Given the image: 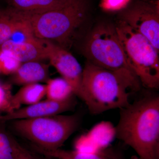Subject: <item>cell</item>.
Here are the masks:
<instances>
[{
	"instance_id": "obj_1",
	"label": "cell",
	"mask_w": 159,
	"mask_h": 159,
	"mask_svg": "<svg viewBox=\"0 0 159 159\" xmlns=\"http://www.w3.org/2000/svg\"><path fill=\"white\" fill-rule=\"evenodd\" d=\"M141 83L132 71H113L87 61L83 70L79 98L94 115L125 107Z\"/></svg>"
},
{
	"instance_id": "obj_2",
	"label": "cell",
	"mask_w": 159,
	"mask_h": 159,
	"mask_svg": "<svg viewBox=\"0 0 159 159\" xmlns=\"http://www.w3.org/2000/svg\"><path fill=\"white\" fill-rule=\"evenodd\" d=\"M119 110L117 139L132 148L139 159H159V96L143 97Z\"/></svg>"
},
{
	"instance_id": "obj_3",
	"label": "cell",
	"mask_w": 159,
	"mask_h": 159,
	"mask_svg": "<svg viewBox=\"0 0 159 159\" xmlns=\"http://www.w3.org/2000/svg\"><path fill=\"white\" fill-rule=\"evenodd\" d=\"M87 9L84 0H71L64 6L40 14H19L36 38L68 50L75 31L85 20Z\"/></svg>"
},
{
	"instance_id": "obj_4",
	"label": "cell",
	"mask_w": 159,
	"mask_h": 159,
	"mask_svg": "<svg viewBox=\"0 0 159 159\" xmlns=\"http://www.w3.org/2000/svg\"><path fill=\"white\" fill-rule=\"evenodd\" d=\"M115 26L129 68L142 85L158 89L159 51L146 37L122 20Z\"/></svg>"
},
{
	"instance_id": "obj_5",
	"label": "cell",
	"mask_w": 159,
	"mask_h": 159,
	"mask_svg": "<svg viewBox=\"0 0 159 159\" xmlns=\"http://www.w3.org/2000/svg\"><path fill=\"white\" fill-rule=\"evenodd\" d=\"M80 113L54 115L13 121L15 130L31 141L33 146L44 150L59 149L79 128Z\"/></svg>"
},
{
	"instance_id": "obj_6",
	"label": "cell",
	"mask_w": 159,
	"mask_h": 159,
	"mask_svg": "<svg viewBox=\"0 0 159 159\" xmlns=\"http://www.w3.org/2000/svg\"><path fill=\"white\" fill-rule=\"evenodd\" d=\"M84 51L88 61L94 65L111 70L132 71L125 60L116 26H97L87 39Z\"/></svg>"
},
{
	"instance_id": "obj_7",
	"label": "cell",
	"mask_w": 159,
	"mask_h": 159,
	"mask_svg": "<svg viewBox=\"0 0 159 159\" xmlns=\"http://www.w3.org/2000/svg\"><path fill=\"white\" fill-rule=\"evenodd\" d=\"M122 20L146 37L159 51V0L137 3L123 12Z\"/></svg>"
},
{
	"instance_id": "obj_8",
	"label": "cell",
	"mask_w": 159,
	"mask_h": 159,
	"mask_svg": "<svg viewBox=\"0 0 159 159\" xmlns=\"http://www.w3.org/2000/svg\"><path fill=\"white\" fill-rule=\"evenodd\" d=\"M41 40L50 64L70 84L75 96L79 98L83 69L79 62L68 50L49 41Z\"/></svg>"
},
{
	"instance_id": "obj_9",
	"label": "cell",
	"mask_w": 159,
	"mask_h": 159,
	"mask_svg": "<svg viewBox=\"0 0 159 159\" xmlns=\"http://www.w3.org/2000/svg\"><path fill=\"white\" fill-rule=\"evenodd\" d=\"M75 97L61 102L47 99L23 108L20 107L10 113L4 114L0 119V123L54 116L72 110L77 104Z\"/></svg>"
},
{
	"instance_id": "obj_10",
	"label": "cell",
	"mask_w": 159,
	"mask_h": 159,
	"mask_svg": "<svg viewBox=\"0 0 159 159\" xmlns=\"http://www.w3.org/2000/svg\"><path fill=\"white\" fill-rule=\"evenodd\" d=\"M33 148L44 156L59 159H129L122 149L115 146H108L93 152L75 150H65L61 148L56 150H44L35 146Z\"/></svg>"
},
{
	"instance_id": "obj_11",
	"label": "cell",
	"mask_w": 159,
	"mask_h": 159,
	"mask_svg": "<svg viewBox=\"0 0 159 159\" xmlns=\"http://www.w3.org/2000/svg\"><path fill=\"white\" fill-rule=\"evenodd\" d=\"M0 49L11 51L21 63L48 59L43 41L34 37L22 41L9 40Z\"/></svg>"
},
{
	"instance_id": "obj_12",
	"label": "cell",
	"mask_w": 159,
	"mask_h": 159,
	"mask_svg": "<svg viewBox=\"0 0 159 159\" xmlns=\"http://www.w3.org/2000/svg\"><path fill=\"white\" fill-rule=\"evenodd\" d=\"M49 77V66L39 61L21 63L12 74L11 82L17 85L47 82Z\"/></svg>"
},
{
	"instance_id": "obj_13",
	"label": "cell",
	"mask_w": 159,
	"mask_h": 159,
	"mask_svg": "<svg viewBox=\"0 0 159 159\" xmlns=\"http://www.w3.org/2000/svg\"><path fill=\"white\" fill-rule=\"evenodd\" d=\"M71 0H7L9 9L24 15L40 14L59 8Z\"/></svg>"
},
{
	"instance_id": "obj_14",
	"label": "cell",
	"mask_w": 159,
	"mask_h": 159,
	"mask_svg": "<svg viewBox=\"0 0 159 159\" xmlns=\"http://www.w3.org/2000/svg\"><path fill=\"white\" fill-rule=\"evenodd\" d=\"M27 25L20 15L8 8L0 9V47L13 34Z\"/></svg>"
},
{
	"instance_id": "obj_15",
	"label": "cell",
	"mask_w": 159,
	"mask_h": 159,
	"mask_svg": "<svg viewBox=\"0 0 159 159\" xmlns=\"http://www.w3.org/2000/svg\"><path fill=\"white\" fill-rule=\"evenodd\" d=\"M46 84H30L23 85L17 93L13 95V100L16 110L22 104L31 105L41 101L46 96Z\"/></svg>"
},
{
	"instance_id": "obj_16",
	"label": "cell",
	"mask_w": 159,
	"mask_h": 159,
	"mask_svg": "<svg viewBox=\"0 0 159 159\" xmlns=\"http://www.w3.org/2000/svg\"><path fill=\"white\" fill-rule=\"evenodd\" d=\"M46 83L47 99L61 102L76 96L72 86L62 77L49 79Z\"/></svg>"
},
{
	"instance_id": "obj_17",
	"label": "cell",
	"mask_w": 159,
	"mask_h": 159,
	"mask_svg": "<svg viewBox=\"0 0 159 159\" xmlns=\"http://www.w3.org/2000/svg\"><path fill=\"white\" fill-rule=\"evenodd\" d=\"M27 149L0 128V159H23Z\"/></svg>"
},
{
	"instance_id": "obj_18",
	"label": "cell",
	"mask_w": 159,
	"mask_h": 159,
	"mask_svg": "<svg viewBox=\"0 0 159 159\" xmlns=\"http://www.w3.org/2000/svg\"><path fill=\"white\" fill-rule=\"evenodd\" d=\"M21 62L12 52L0 49V72L6 75L14 74Z\"/></svg>"
},
{
	"instance_id": "obj_19",
	"label": "cell",
	"mask_w": 159,
	"mask_h": 159,
	"mask_svg": "<svg viewBox=\"0 0 159 159\" xmlns=\"http://www.w3.org/2000/svg\"><path fill=\"white\" fill-rule=\"evenodd\" d=\"M13 95L10 85L0 84V110L4 113H10L16 110Z\"/></svg>"
},
{
	"instance_id": "obj_20",
	"label": "cell",
	"mask_w": 159,
	"mask_h": 159,
	"mask_svg": "<svg viewBox=\"0 0 159 159\" xmlns=\"http://www.w3.org/2000/svg\"><path fill=\"white\" fill-rule=\"evenodd\" d=\"M130 0H102L100 6L106 11H117L124 9Z\"/></svg>"
},
{
	"instance_id": "obj_21",
	"label": "cell",
	"mask_w": 159,
	"mask_h": 159,
	"mask_svg": "<svg viewBox=\"0 0 159 159\" xmlns=\"http://www.w3.org/2000/svg\"><path fill=\"white\" fill-rule=\"evenodd\" d=\"M23 159H38L36 155H34L33 154L29 152L27 150L25 154Z\"/></svg>"
},
{
	"instance_id": "obj_22",
	"label": "cell",
	"mask_w": 159,
	"mask_h": 159,
	"mask_svg": "<svg viewBox=\"0 0 159 159\" xmlns=\"http://www.w3.org/2000/svg\"><path fill=\"white\" fill-rule=\"evenodd\" d=\"M36 157L38 159H59L57 158L51 157H46L44 156H42V157L36 156Z\"/></svg>"
},
{
	"instance_id": "obj_23",
	"label": "cell",
	"mask_w": 159,
	"mask_h": 159,
	"mask_svg": "<svg viewBox=\"0 0 159 159\" xmlns=\"http://www.w3.org/2000/svg\"><path fill=\"white\" fill-rule=\"evenodd\" d=\"M4 114H5L4 113H3V112L2 111H1V110H0V119H1L2 116V115H4Z\"/></svg>"
},
{
	"instance_id": "obj_24",
	"label": "cell",
	"mask_w": 159,
	"mask_h": 159,
	"mask_svg": "<svg viewBox=\"0 0 159 159\" xmlns=\"http://www.w3.org/2000/svg\"><path fill=\"white\" fill-rule=\"evenodd\" d=\"M0 73H1V72H0Z\"/></svg>"
}]
</instances>
